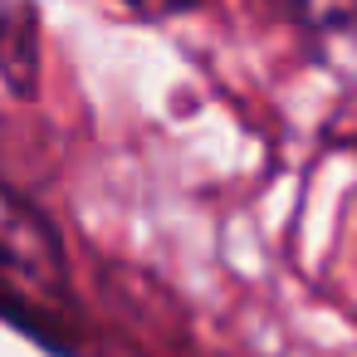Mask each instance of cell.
I'll return each instance as SVG.
<instances>
[{
  "mask_svg": "<svg viewBox=\"0 0 357 357\" xmlns=\"http://www.w3.org/2000/svg\"><path fill=\"white\" fill-rule=\"evenodd\" d=\"M0 269L25 279L40 294L64 289V245L59 230L15 191L0 186Z\"/></svg>",
  "mask_w": 357,
  "mask_h": 357,
  "instance_id": "6da1fadb",
  "label": "cell"
},
{
  "mask_svg": "<svg viewBox=\"0 0 357 357\" xmlns=\"http://www.w3.org/2000/svg\"><path fill=\"white\" fill-rule=\"evenodd\" d=\"M0 79L10 93L40 89V10L35 0H0Z\"/></svg>",
  "mask_w": 357,
  "mask_h": 357,
  "instance_id": "7a4b0ae2",
  "label": "cell"
},
{
  "mask_svg": "<svg viewBox=\"0 0 357 357\" xmlns=\"http://www.w3.org/2000/svg\"><path fill=\"white\" fill-rule=\"evenodd\" d=\"M269 6L313 35H357V0H269Z\"/></svg>",
  "mask_w": 357,
  "mask_h": 357,
  "instance_id": "3957f363",
  "label": "cell"
},
{
  "mask_svg": "<svg viewBox=\"0 0 357 357\" xmlns=\"http://www.w3.org/2000/svg\"><path fill=\"white\" fill-rule=\"evenodd\" d=\"M123 6H128L132 15H142V20H172V15L196 10L201 0H123Z\"/></svg>",
  "mask_w": 357,
  "mask_h": 357,
  "instance_id": "277c9868",
  "label": "cell"
},
{
  "mask_svg": "<svg viewBox=\"0 0 357 357\" xmlns=\"http://www.w3.org/2000/svg\"><path fill=\"white\" fill-rule=\"evenodd\" d=\"M328 142H333V147H347V152H357V118H342V123H333Z\"/></svg>",
  "mask_w": 357,
  "mask_h": 357,
  "instance_id": "5b68a950",
  "label": "cell"
}]
</instances>
